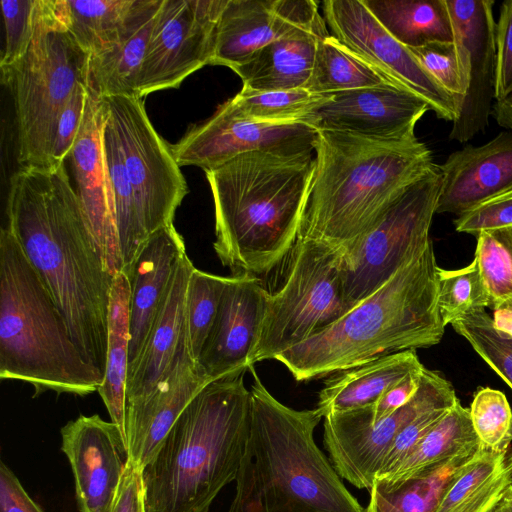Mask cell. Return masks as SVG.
<instances>
[{
    "mask_svg": "<svg viewBox=\"0 0 512 512\" xmlns=\"http://www.w3.org/2000/svg\"><path fill=\"white\" fill-rule=\"evenodd\" d=\"M105 119L104 98L88 87L84 117L67 159L97 250L107 269L115 275L121 271V262L114 198L103 146Z\"/></svg>",
    "mask_w": 512,
    "mask_h": 512,
    "instance_id": "18",
    "label": "cell"
},
{
    "mask_svg": "<svg viewBox=\"0 0 512 512\" xmlns=\"http://www.w3.org/2000/svg\"><path fill=\"white\" fill-rule=\"evenodd\" d=\"M469 413L482 446L491 452H508L512 443V409L505 394L490 387L478 389Z\"/></svg>",
    "mask_w": 512,
    "mask_h": 512,
    "instance_id": "41",
    "label": "cell"
},
{
    "mask_svg": "<svg viewBox=\"0 0 512 512\" xmlns=\"http://www.w3.org/2000/svg\"><path fill=\"white\" fill-rule=\"evenodd\" d=\"M491 115L501 127L512 131V92L504 99L494 102Z\"/></svg>",
    "mask_w": 512,
    "mask_h": 512,
    "instance_id": "52",
    "label": "cell"
},
{
    "mask_svg": "<svg viewBox=\"0 0 512 512\" xmlns=\"http://www.w3.org/2000/svg\"><path fill=\"white\" fill-rule=\"evenodd\" d=\"M270 294L259 277L232 275L196 362L208 382L253 367Z\"/></svg>",
    "mask_w": 512,
    "mask_h": 512,
    "instance_id": "17",
    "label": "cell"
},
{
    "mask_svg": "<svg viewBox=\"0 0 512 512\" xmlns=\"http://www.w3.org/2000/svg\"><path fill=\"white\" fill-rule=\"evenodd\" d=\"M492 324L499 335L512 339V306L494 310Z\"/></svg>",
    "mask_w": 512,
    "mask_h": 512,
    "instance_id": "53",
    "label": "cell"
},
{
    "mask_svg": "<svg viewBox=\"0 0 512 512\" xmlns=\"http://www.w3.org/2000/svg\"><path fill=\"white\" fill-rule=\"evenodd\" d=\"M440 188L441 173L436 165L412 183L343 254L342 281L351 309L382 287L432 241L429 232Z\"/></svg>",
    "mask_w": 512,
    "mask_h": 512,
    "instance_id": "10",
    "label": "cell"
},
{
    "mask_svg": "<svg viewBox=\"0 0 512 512\" xmlns=\"http://www.w3.org/2000/svg\"><path fill=\"white\" fill-rule=\"evenodd\" d=\"M89 59L56 17L52 0H36L31 43L6 85L14 99L20 167L55 169L58 120L76 85L89 84Z\"/></svg>",
    "mask_w": 512,
    "mask_h": 512,
    "instance_id": "8",
    "label": "cell"
},
{
    "mask_svg": "<svg viewBox=\"0 0 512 512\" xmlns=\"http://www.w3.org/2000/svg\"><path fill=\"white\" fill-rule=\"evenodd\" d=\"M89 84L76 85L68 102L59 117L54 146L52 150V166L63 165L74 146L84 117Z\"/></svg>",
    "mask_w": 512,
    "mask_h": 512,
    "instance_id": "46",
    "label": "cell"
},
{
    "mask_svg": "<svg viewBox=\"0 0 512 512\" xmlns=\"http://www.w3.org/2000/svg\"><path fill=\"white\" fill-rule=\"evenodd\" d=\"M485 450L476 444L435 470L385 492L372 486L365 512H434L450 483Z\"/></svg>",
    "mask_w": 512,
    "mask_h": 512,
    "instance_id": "35",
    "label": "cell"
},
{
    "mask_svg": "<svg viewBox=\"0 0 512 512\" xmlns=\"http://www.w3.org/2000/svg\"><path fill=\"white\" fill-rule=\"evenodd\" d=\"M489 512H512V485L503 498Z\"/></svg>",
    "mask_w": 512,
    "mask_h": 512,
    "instance_id": "54",
    "label": "cell"
},
{
    "mask_svg": "<svg viewBox=\"0 0 512 512\" xmlns=\"http://www.w3.org/2000/svg\"><path fill=\"white\" fill-rule=\"evenodd\" d=\"M107 119L123 151L140 219L147 238L173 223L188 187L171 145L156 132L140 97H103Z\"/></svg>",
    "mask_w": 512,
    "mask_h": 512,
    "instance_id": "11",
    "label": "cell"
},
{
    "mask_svg": "<svg viewBox=\"0 0 512 512\" xmlns=\"http://www.w3.org/2000/svg\"><path fill=\"white\" fill-rule=\"evenodd\" d=\"M248 436L229 512H365L317 446V408L278 401L253 367Z\"/></svg>",
    "mask_w": 512,
    "mask_h": 512,
    "instance_id": "4",
    "label": "cell"
},
{
    "mask_svg": "<svg viewBox=\"0 0 512 512\" xmlns=\"http://www.w3.org/2000/svg\"><path fill=\"white\" fill-rule=\"evenodd\" d=\"M439 169L436 213L460 216L512 188V131H502L480 146L465 145Z\"/></svg>",
    "mask_w": 512,
    "mask_h": 512,
    "instance_id": "23",
    "label": "cell"
},
{
    "mask_svg": "<svg viewBox=\"0 0 512 512\" xmlns=\"http://www.w3.org/2000/svg\"><path fill=\"white\" fill-rule=\"evenodd\" d=\"M314 169V152L253 151L205 172L215 211L213 247L233 275H265L292 251Z\"/></svg>",
    "mask_w": 512,
    "mask_h": 512,
    "instance_id": "3",
    "label": "cell"
},
{
    "mask_svg": "<svg viewBox=\"0 0 512 512\" xmlns=\"http://www.w3.org/2000/svg\"><path fill=\"white\" fill-rule=\"evenodd\" d=\"M330 94H317L308 89L244 92L221 105L230 115L270 124H305L313 109L329 99Z\"/></svg>",
    "mask_w": 512,
    "mask_h": 512,
    "instance_id": "37",
    "label": "cell"
},
{
    "mask_svg": "<svg viewBox=\"0 0 512 512\" xmlns=\"http://www.w3.org/2000/svg\"><path fill=\"white\" fill-rule=\"evenodd\" d=\"M130 294L128 276L115 274L109 299L108 344L104 381L98 393L108 411L111 422L121 432L127 448L126 383L130 341Z\"/></svg>",
    "mask_w": 512,
    "mask_h": 512,
    "instance_id": "30",
    "label": "cell"
},
{
    "mask_svg": "<svg viewBox=\"0 0 512 512\" xmlns=\"http://www.w3.org/2000/svg\"><path fill=\"white\" fill-rule=\"evenodd\" d=\"M60 432L61 450L72 469L79 510L111 512L128 461L120 430L94 414L80 415Z\"/></svg>",
    "mask_w": 512,
    "mask_h": 512,
    "instance_id": "19",
    "label": "cell"
},
{
    "mask_svg": "<svg viewBox=\"0 0 512 512\" xmlns=\"http://www.w3.org/2000/svg\"><path fill=\"white\" fill-rule=\"evenodd\" d=\"M458 400L449 381L424 368L414 397L385 418L371 421L361 408L325 416L323 444L339 476L369 491L398 433L421 413Z\"/></svg>",
    "mask_w": 512,
    "mask_h": 512,
    "instance_id": "12",
    "label": "cell"
},
{
    "mask_svg": "<svg viewBox=\"0 0 512 512\" xmlns=\"http://www.w3.org/2000/svg\"><path fill=\"white\" fill-rule=\"evenodd\" d=\"M475 259L493 310L512 306V226L482 230Z\"/></svg>",
    "mask_w": 512,
    "mask_h": 512,
    "instance_id": "38",
    "label": "cell"
},
{
    "mask_svg": "<svg viewBox=\"0 0 512 512\" xmlns=\"http://www.w3.org/2000/svg\"><path fill=\"white\" fill-rule=\"evenodd\" d=\"M291 252L285 282L270 294L254 363L274 359L351 310L344 294L341 251L298 238Z\"/></svg>",
    "mask_w": 512,
    "mask_h": 512,
    "instance_id": "9",
    "label": "cell"
},
{
    "mask_svg": "<svg viewBox=\"0 0 512 512\" xmlns=\"http://www.w3.org/2000/svg\"><path fill=\"white\" fill-rule=\"evenodd\" d=\"M162 0H135L116 41L89 59V87L101 97L137 96V81Z\"/></svg>",
    "mask_w": 512,
    "mask_h": 512,
    "instance_id": "27",
    "label": "cell"
},
{
    "mask_svg": "<svg viewBox=\"0 0 512 512\" xmlns=\"http://www.w3.org/2000/svg\"><path fill=\"white\" fill-rule=\"evenodd\" d=\"M111 512H146L142 469L129 460Z\"/></svg>",
    "mask_w": 512,
    "mask_h": 512,
    "instance_id": "50",
    "label": "cell"
},
{
    "mask_svg": "<svg viewBox=\"0 0 512 512\" xmlns=\"http://www.w3.org/2000/svg\"><path fill=\"white\" fill-rule=\"evenodd\" d=\"M409 50L447 92L458 97L462 102L466 85L454 41H433Z\"/></svg>",
    "mask_w": 512,
    "mask_h": 512,
    "instance_id": "44",
    "label": "cell"
},
{
    "mask_svg": "<svg viewBox=\"0 0 512 512\" xmlns=\"http://www.w3.org/2000/svg\"><path fill=\"white\" fill-rule=\"evenodd\" d=\"M329 35L325 19L296 27L256 52L233 71L244 92L306 89L318 42Z\"/></svg>",
    "mask_w": 512,
    "mask_h": 512,
    "instance_id": "26",
    "label": "cell"
},
{
    "mask_svg": "<svg viewBox=\"0 0 512 512\" xmlns=\"http://www.w3.org/2000/svg\"><path fill=\"white\" fill-rule=\"evenodd\" d=\"M451 325L512 389V339L497 333L485 310L467 314Z\"/></svg>",
    "mask_w": 512,
    "mask_h": 512,
    "instance_id": "42",
    "label": "cell"
},
{
    "mask_svg": "<svg viewBox=\"0 0 512 512\" xmlns=\"http://www.w3.org/2000/svg\"><path fill=\"white\" fill-rule=\"evenodd\" d=\"M80 512H89L87 509H80Z\"/></svg>",
    "mask_w": 512,
    "mask_h": 512,
    "instance_id": "55",
    "label": "cell"
},
{
    "mask_svg": "<svg viewBox=\"0 0 512 512\" xmlns=\"http://www.w3.org/2000/svg\"><path fill=\"white\" fill-rule=\"evenodd\" d=\"M207 383L197 371L186 325L163 377L147 400L126 415L128 460L143 471L177 418Z\"/></svg>",
    "mask_w": 512,
    "mask_h": 512,
    "instance_id": "22",
    "label": "cell"
},
{
    "mask_svg": "<svg viewBox=\"0 0 512 512\" xmlns=\"http://www.w3.org/2000/svg\"><path fill=\"white\" fill-rule=\"evenodd\" d=\"M458 232L473 234L512 226V188L477 205L454 220Z\"/></svg>",
    "mask_w": 512,
    "mask_h": 512,
    "instance_id": "47",
    "label": "cell"
},
{
    "mask_svg": "<svg viewBox=\"0 0 512 512\" xmlns=\"http://www.w3.org/2000/svg\"><path fill=\"white\" fill-rule=\"evenodd\" d=\"M0 512H44L28 495L12 470L0 462Z\"/></svg>",
    "mask_w": 512,
    "mask_h": 512,
    "instance_id": "51",
    "label": "cell"
},
{
    "mask_svg": "<svg viewBox=\"0 0 512 512\" xmlns=\"http://www.w3.org/2000/svg\"><path fill=\"white\" fill-rule=\"evenodd\" d=\"M438 303L444 326L490 307L489 295L475 258L460 269L438 268Z\"/></svg>",
    "mask_w": 512,
    "mask_h": 512,
    "instance_id": "40",
    "label": "cell"
},
{
    "mask_svg": "<svg viewBox=\"0 0 512 512\" xmlns=\"http://www.w3.org/2000/svg\"><path fill=\"white\" fill-rule=\"evenodd\" d=\"M429 105L414 93L395 86L369 87L330 94L307 116L316 131H338L380 139L415 133Z\"/></svg>",
    "mask_w": 512,
    "mask_h": 512,
    "instance_id": "20",
    "label": "cell"
},
{
    "mask_svg": "<svg viewBox=\"0 0 512 512\" xmlns=\"http://www.w3.org/2000/svg\"><path fill=\"white\" fill-rule=\"evenodd\" d=\"M299 239L347 253L415 181L436 166L414 134L380 139L317 131Z\"/></svg>",
    "mask_w": 512,
    "mask_h": 512,
    "instance_id": "2",
    "label": "cell"
},
{
    "mask_svg": "<svg viewBox=\"0 0 512 512\" xmlns=\"http://www.w3.org/2000/svg\"><path fill=\"white\" fill-rule=\"evenodd\" d=\"M495 40V101H499L512 92V0L504 1L500 6Z\"/></svg>",
    "mask_w": 512,
    "mask_h": 512,
    "instance_id": "48",
    "label": "cell"
},
{
    "mask_svg": "<svg viewBox=\"0 0 512 512\" xmlns=\"http://www.w3.org/2000/svg\"><path fill=\"white\" fill-rule=\"evenodd\" d=\"M0 4L5 28L0 70L1 82L6 86L31 43L36 0H2Z\"/></svg>",
    "mask_w": 512,
    "mask_h": 512,
    "instance_id": "43",
    "label": "cell"
},
{
    "mask_svg": "<svg viewBox=\"0 0 512 512\" xmlns=\"http://www.w3.org/2000/svg\"><path fill=\"white\" fill-rule=\"evenodd\" d=\"M320 16L313 0H226L210 65L234 70L269 43Z\"/></svg>",
    "mask_w": 512,
    "mask_h": 512,
    "instance_id": "21",
    "label": "cell"
},
{
    "mask_svg": "<svg viewBox=\"0 0 512 512\" xmlns=\"http://www.w3.org/2000/svg\"><path fill=\"white\" fill-rule=\"evenodd\" d=\"M438 268L431 241L372 295L274 359L303 382L438 344L445 328L438 303Z\"/></svg>",
    "mask_w": 512,
    "mask_h": 512,
    "instance_id": "5",
    "label": "cell"
},
{
    "mask_svg": "<svg viewBox=\"0 0 512 512\" xmlns=\"http://www.w3.org/2000/svg\"><path fill=\"white\" fill-rule=\"evenodd\" d=\"M226 0H162L137 81V96L178 88L210 65Z\"/></svg>",
    "mask_w": 512,
    "mask_h": 512,
    "instance_id": "13",
    "label": "cell"
},
{
    "mask_svg": "<svg viewBox=\"0 0 512 512\" xmlns=\"http://www.w3.org/2000/svg\"><path fill=\"white\" fill-rule=\"evenodd\" d=\"M0 378L86 396L104 375L84 358L43 281L7 227L0 232Z\"/></svg>",
    "mask_w": 512,
    "mask_h": 512,
    "instance_id": "7",
    "label": "cell"
},
{
    "mask_svg": "<svg viewBox=\"0 0 512 512\" xmlns=\"http://www.w3.org/2000/svg\"><path fill=\"white\" fill-rule=\"evenodd\" d=\"M229 277L194 268L186 293V325L192 357L197 362L216 318Z\"/></svg>",
    "mask_w": 512,
    "mask_h": 512,
    "instance_id": "39",
    "label": "cell"
},
{
    "mask_svg": "<svg viewBox=\"0 0 512 512\" xmlns=\"http://www.w3.org/2000/svg\"><path fill=\"white\" fill-rule=\"evenodd\" d=\"M481 443L470 419L469 408L458 400L417 446L387 475L372 486L385 492L421 477L468 448Z\"/></svg>",
    "mask_w": 512,
    "mask_h": 512,
    "instance_id": "29",
    "label": "cell"
},
{
    "mask_svg": "<svg viewBox=\"0 0 512 512\" xmlns=\"http://www.w3.org/2000/svg\"><path fill=\"white\" fill-rule=\"evenodd\" d=\"M425 368V367H424ZM412 372L388 389L374 404L361 409L371 421L385 418L406 405L418 391L423 369Z\"/></svg>",
    "mask_w": 512,
    "mask_h": 512,
    "instance_id": "49",
    "label": "cell"
},
{
    "mask_svg": "<svg viewBox=\"0 0 512 512\" xmlns=\"http://www.w3.org/2000/svg\"><path fill=\"white\" fill-rule=\"evenodd\" d=\"M135 0H52L56 17L89 56L109 48Z\"/></svg>",
    "mask_w": 512,
    "mask_h": 512,
    "instance_id": "34",
    "label": "cell"
},
{
    "mask_svg": "<svg viewBox=\"0 0 512 512\" xmlns=\"http://www.w3.org/2000/svg\"><path fill=\"white\" fill-rule=\"evenodd\" d=\"M416 350L383 356L329 376L319 392L322 417L374 404L388 389L412 372L421 370Z\"/></svg>",
    "mask_w": 512,
    "mask_h": 512,
    "instance_id": "28",
    "label": "cell"
},
{
    "mask_svg": "<svg viewBox=\"0 0 512 512\" xmlns=\"http://www.w3.org/2000/svg\"><path fill=\"white\" fill-rule=\"evenodd\" d=\"M245 373L207 383L177 418L142 471L146 512H209L235 481L249 428Z\"/></svg>",
    "mask_w": 512,
    "mask_h": 512,
    "instance_id": "6",
    "label": "cell"
},
{
    "mask_svg": "<svg viewBox=\"0 0 512 512\" xmlns=\"http://www.w3.org/2000/svg\"><path fill=\"white\" fill-rule=\"evenodd\" d=\"M362 1L378 22L408 48L433 41H454L446 0Z\"/></svg>",
    "mask_w": 512,
    "mask_h": 512,
    "instance_id": "32",
    "label": "cell"
},
{
    "mask_svg": "<svg viewBox=\"0 0 512 512\" xmlns=\"http://www.w3.org/2000/svg\"><path fill=\"white\" fill-rule=\"evenodd\" d=\"M512 485V451L484 450L444 491L434 512H489Z\"/></svg>",
    "mask_w": 512,
    "mask_h": 512,
    "instance_id": "31",
    "label": "cell"
},
{
    "mask_svg": "<svg viewBox=\"0 0 512 512\" xmlns=\"http://www.w3.org/2000/svg\"><path fill=\"white\" fill-rule=\"evenodd\" d=\"M452 407L453 405L440 406L428 410L408 423L395 437L389 450L383 457L374 482L391 472Z\"/></svg>",
    "mask_w": 512,
    "mask_h": 512,
    "instance_id": "45",
    "label": "cell"
},
{
    "mask_svg": "<svg viewBox=\"0 0 512 512\" xmlns=\"http://www.w3.org/2000/svg\"><path fill=\"white\" fill-rule=\"evenodd\" d=\"M493 0H446L466 85L449 139L465 143L483 132L492 114L496 81Z\"/></svg>",
    "mask_w": 512,
    "mask_h": 512,
    "instance_id": "16",
    "label": "cell"
},
{
    "mask_svg": "<svg viewBox=\"0 0 512 512\" xmlns=\"http://www.w3.org/2000/svg\"><path fill=\"white\" fill-rule=\"evenodd\" d=\"M184 254V239L171 223L154 232L135 259L128 277L131 285L128 374L141 355L174 271Z\"/></svg>",
    "mask_w": 512,
    "mask_h": 512,
    "instance_id": "24",
    "label": "cell"
},
{
    "mask_svg": "<svg viewBox=\"0 0 512 512\" xmlns=\"http://www.w3.org/2000/svg\"><path fill=\"white\" fill-rule=\"evenodd\" d=\"M103 146L114 198L121 271L129 277L135 259L148 238L140 219L118 135L107 119V109Z\"/></svg>",
    "mask_w": 512,
    "mask_h": 512,
    "instance_id": "33",
    "label": "cell"
},
{
    "mask_svg": "<svg viewBox=\"0 0 512 512\" xmlns=\"http://www.w3.org/2000/svg\"><path fill=\"white\" fill-rule=\"evenodd\" d=\"M316 133L303 123L270 124L237 118L219 106L207 120L191 126L171 150L180 167L196 166L206 172L253 151L314 152Z\"/></svg>",
    "mask_w": 512,
    "mask_h": 512,
    "instance_id": "15",
    "label": "cell"
},
{
    "mask_svg": "<svg viewBox=\"0 0 512 512\" xmlns=\"http://www.w3.org/2000/svg\"><path fill=\"white\" fill-rule=\"evenodd\" d=\"M327 26L342 44L399 87L422 98L436 116L452 123L461 100L447 92L419 63L408 47L396 40L362 0L323 2Z\"/></svg>",
    "mask_w": 512,
    "mask_h": 512,
    "instance_id": "14",
    "label": "cell"
},
{
    "mask_svg": "<svg viewBox=\"0 0 512 512\" xmlns=\"http://www.w3.org/2000/svg\"><path fill=\"white\" fill-rule=\"evenodd\" d=\"M387 86L399 87L335 36L329 34L319 40L312 75L306 89L317 94H332Z\"/></svg>",
    "mask_w": 512,
    "mask_h": 512,
    "instance_id": "36",
    "label": "cell"
},
{
    "mask_svg": "<svg viewBox=\"0 0 512 512\" xmlns=\"http://www.w3.org/2000/svg\"><path fill=\"white\" fill-rule=\"evenodd\" d=\"M192 261L184 254L174 271L141 355L126 383V415L151 395L172 361L186 327V293Z\"/></svg>",
    "mask_w": 512,
    "mask_h": 512,
    "instance_id": "25",
    "label": "cell"
},
{
    "mask_svg": "<svg viewBox=\"0 0 512 512\" xmlns=\"http://www.w3.org/2000/svg\"><path fill=\"white\" fill-rule=\"evenodd\" d=\"M7 228L37 272L69 333L103 375L113 275L100 256L65 163L10 177Z\"/></svg>",
    "mask_w": 512,
    "mask_h": 512,
    "instance_id": "1",
    "label": "cell"
}]
</instances>
